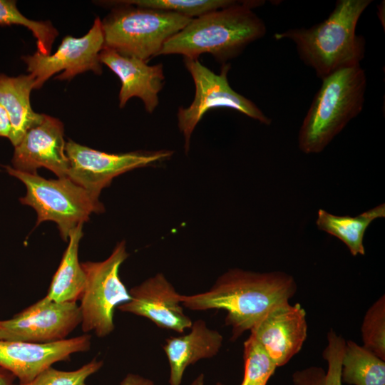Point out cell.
Returning a JSON list of instances; mask_svg holds the SVG:
<instances>
[{
    "label": "cell",
    "instance_id": "23",
    "mask_svg": "<svg viewBox=\"0 0 385 385\" xmlns=\"http://www.w3.org/2000/svg\"><path fill=\"white\" fill-rule=\"evenodd\" d=\"M21 25L28 28L36 39L38 51L50 55L52 44L58 33L48 21H34L27 19L17 9L15 1L0 0V25Z\"/></svg>",
    "mask_w": 385,
    "mask_h": 385
},
{
    "label": "cell",
    "instance_id": "4",
    "mask_svg": "<svg viewBox=\"0 0 385 385\" xmlns=\"http://www.w3.org/2000/svg\"><path fill=\"white\" fill-rule=\"evenodd\" d=\"M366 76L360 65L338 70L322 84L302 123L298 147L305 154L322 152L362 111Z\"/></svg>",
    "mask_w": 385,
    "mask_h": 385
},
{
    "label": "cell",
    "instance_id": "9",
    "mask_svg": "<svg viewBox=\"0 0 385 385\" xmlns=\"http://www.w3.org/2000/svg\"><path fill=\"white\" fill-rule=\"evenodd\" d=\"M66 153L69 163L67 178L98 200L101 190L114 178L168 160L173 152L160 150L108 153L69 140L66 143Z\"/></svg>",
    "mask_w": 385,
    "mask_h": 385
},
{
    "label": "cell",
    "instance_id": "10",
    "mask_svg": "<svg viewBox=\"0 0 385 385\" xmlns=\"http://www.w3.org/2000/svg\"><path fill=\"white\" fill-rule=\"evenodd\" d=\"M104 47L101 20L96 18L88 32L82 37L65 36L56 51L43 55L36 51L22 56L27 71L35 78L34 89H39L53 74L59 80L71 79L77 74L91 71L101 74L100 53Z\"/></svg>",
    "mask_w": 385,
    "mask_h": 385
},
{
    "label": "cell",
    "instance_id": "22",
    "mask_svg": "<svg viewBox=\"0 0 385 385\" xmlns=\"http://www.w3.org/2000/svg\"><path fill=\"white\" fill-rule=\"evenodd\" d=\"M327 340L328 344L323 351L327 369L309 366L297 370L292 376L294 385H342V358L346 341L333 329L328 332Z\"/></svg>",
    "mask_w": 385,
    "mask_h": 385
},
{
    "label": "cell",
    "instance_id": "32",
    "mask_svg": "<svg viewBox=\"0 0 385 385\" xmlns=\"http://www.w3.org/2000/svg\"><path fill=\"white\" fill-rule=\"evenodd\" d=\"M215 385H225V384H222L221 382H217Z\"/></svg>",
    "mask_w": 385,
    "mask_h": 385
},
{
    "label": "cell",
    "instance_id": "6",
    "mask_svg": "<svg viewBox=\"0 0 385 385\" xmlns=\"http://www.w3.org/2000/svg\"><path fill=\"white\" fill-rule=\"evenodd\" d=\"M8 173L20 180L26 186L21 204L31 206L37 214L36 225L53 221L58 225L61 238L68 241L71 232L89 220L93 213L104 211V207L84 188L68 178L46 179L37 173H29L5 166Z\"/></svg>",
    "mask_w": 385,
    "mask_h": 385
},
{
    "label": "cell",
    "instance_id": "31",
    "mask_svg": "<svg viewBox=\"0 0 385 385\" xmlns=\"http://www.w3.org/2000/svg\"><path fill=\"white\" fill-rule=\"evenodd\" d=\"M190 385H205V376L203 374H199Z\"/></svg>",
    "mask_w": 385,
    "mask_h": 385
},
{
    "label": "cell",
    "instance_id": "5",
    "mask_svg": "<svg viewBox=\"0 0 385 385\" xmlns=\"http://www.w3.org/2000/svg\"><path fill=\"white\" fill-rule=\"evenodd\" d=\"M105 2L115 7L101 21L104 48L147 62L158 56L165 43L192 19L173 12L138 6L122 1Z\"/></svg>",
    "mask_w": 385,
    "mask_h": 385
},
{
    "label": "cell",
    "instance_id": "20",
    "mask_svg": "<svg viewBox=\"0 0 385 385\" xmlns=\"http://www.w3.org/2000/svg\"><path fill=\"white\" fill-rule=\"evenodd\" d=\"M83 225L70 234L68 245L54 274L47 296L57 302H76L86 285V274L78 260V246L83 236Z\"/></svg>",
    "mask_w": 385,
    "mask_h": 385
},
{
    "label": "cell",
    "instance_id": "25",
    "mask_svg": "<svg viewBox=\"0 0 385 385\" xmlns=\"http://www.w3.org/2000/svg\"><path fill=\"white\" fill-rule=\"evenodd\" d=\"M123 3L138 6L173 12L195 19L208 12L234 4L235 0H125Z\"/></svg>",
    "mask_w": 385,
    "mask_h": 385
},
{
    "label": "cell",
    "instance_id": "15",
    "mask_svg": "<svg viewBox=\"0 0 385 385\" xmlns=\"http://www.w3.org/2000/svg\"><path fill=\"white\" fill-rule=\"evenodd\" d=\"M277 366L287 364L302 349L307 336L306 312L289 302L272 309L251 330Z\"/></svg>",
    "mask_w": 385,
    "mask_h": 385
},
{
    "label": "cell",
    "instance_id": "28",
    "mask_svg": "<svg viewBox=\"0 0 385 385\" xmlns=\"http://www.w3.org/2000/svg\"><path fill=\"white\" fill-rule=\"evenodd\" d=\"M119 385H155V384L148 378L130 373L123 379Z\"/></svg>",
    "mask_w": 385,
    "mask_h": 385
},
{
    "label": "cell",
    "instance_id": "18",
    "mask_svg": "<svg viewBox=\"0 0 385 385\" xmlns=\"http://www.w3.org/2000/svg\"><path fill=\"white\" fill-rule=\"evenodd\" d=\"M34 83L35 78L30 73L16 77L0 73V103L9 116L11 129L9 139L14 147L44 116L34 112L31 106L30 94Z\"/></svg>",
    "mask_w": 385,
    "mask_h": 385
},
{
    "label": "cell",
    "instance_id": "3",
    "mask_svg": "<svg viewBox=\"0 0 385 385\" xmlns=\"http://www.w3.org/2000/svg\"><path fill=\"white\" fill-rule=\"evenodd\" d=\"M371 0H338L322 22L308 29L276 33V40L289 39L301 60L319 78L344 68L360 65L365 39L356 34L357 23Z\"/></svg>",
    "mask_w": 385,
    "mask_h": 385
},
{
    "label": "cell",
    "instance_id": "16",
    "mask_svg": "<svg viewBox=\"0 0 385 385\" xmlns=\"http://www.w3.org/2000/svg\"><path fill=\"white\" fill-rule=\"evenodd\" d=\"M100 61L120 78L119 107L123 108L133 97L142 100L146 112L153 113L159 105L158 94L165 85L162 63L150 66L140 58L104 48Z\"/></svg>",
    "mask_w": 385,
    "mask_h": 385
},
{
    "label": "cell",
    "instance_id": "8",
    "mask_svg": "<svg viewBox=\"0 0 385 385\" xmlns=\"http://www.w3.org/2000/svg\"><path fill=\"white\" fill-rule=\"evenodd\" d=\"M186 69L194 81L195 93L192 103L178 111V125L185 138V150L188 152L191 135L203 115L215 108L235 110L260 123L269 125L272 120L251 100L230 86L227 74L230 63L222 64L219 74L215 73L198 59L184 58Z\"/></svg>",
    "mask_w": 385,
    "mask_h": 385
},
{
    "label": "cell",
    "instance_id": "24",
    "mask_svg": "<svg viewBox=\"0 0 385 385\" xmlns=\"http://www.w3.org/2000/svg\"><path fill=\"white\" fill-rule=\"evenodd\" d=\"M244 375L240 385H267L277 367L262 344L251 334L244 342Z\"/></svg>",
    "mask_w": 385,
    "mask_h": 385
},
{
    "label": "cell",
    "instance_id": "13",
    "mask_svg": "<svg viewBox=\"0 0 385 385\" xmlns=\"http://www.w3.org/2000/svg\"><path fill=\"white\" fill-rule=\"evenodd\" d=\"M63 130L58 119L44 114L41 122L30 128L14 147L12 168L36 174L43 167L58 178L67 177L69 163Z\"/></svg>",
    "mask_w": 385,
    "mask_h": 385
},
{
    "label": "cell",
    "instance_id": "14",
    "mask_svg": "<svg viewBox=\"0 0 385 385\" xmlns=\"http://www.w3.org/2000/svg\"><path fill=\"white\" fill-rule=\"evenodd\" d=\"M130 299L118 307L124 312L143 317L157 327L183 333L192 322L180 304V294L162 273H157L129 290Z\"/></svg>",
    "mask_w": 385,
    "mask_h": 385
},
{
    "label": "cell",
    "instance_id": "29",
    "mask_svg": "<svg viewBox=\"0 0 385 385\" xmlns=\"http://www.w3.org/2000/svg\"><path fill=\"white\" fill-rule=\"evenodd\" d=\"M11 129V122L8 113L0 103V136L9 138Z\"/></svg>",
    "mask_w": 385,
    "mask_h": 385
},
{
    "label": "cell",
    "instance_id": "17",
    "mask_svg": "<svg viewBox=\"0 0 385 385\" xmlns=\"http://www.w3.org/2000/svg\"><path fill=\"white\" fill-rule=\"evenodd\" d=\"M190 329L186 334L167 339L163 345L170 366L169 385H180L187 367L215 356L222 346V334L205 321L193 322Z\"/></svg>",
    "mask_w": 385,
    "mask_h": 385
},
{
    "label": "cell",
    "instance_id": "21",
    "mask_svg": "<svg viewBox=\"0 0 385 385\" xmlns=\"http://www.w3.org/2000/svg\"><path fill=\"white\" fill-rule=\"evenodd\" d=\"M384 361L353 341L345 342L342 382L351 385H385Z\"/></svg>",
    "mask_w": 385,
    "mask_h": 385
},
{
    "label": "cell",
    "instance_id": "19",
    "mask_svg": "<svg viewBox=\"0 0 385 385\" xmlns=\"http://www.w3.org/2000/svg\"><path fill=\"white\" fill-rule=\"evenodd\" d=\"M385 217V204L381 203L356 216L336 215L323 209L317 212V228L340 240L353 256L364 255V234L376 219Z\"/></svg>",
    "mask_w": 385,
    "mask_h": 385
},
{
    "label": "cell",
    "instance_id": "11",
    "mask_svg": "<svg viewBox=\"0 0 385 385\" xmlns=\"http://www.w3.org/2000/svg\"><path fill=\"white\" fill-rule=\"evenodd\" d=\"M81 322L76 302H57L45 296L12 318L0 320V340L57 342L65 339Z\"/></svg>",
    "mask_w": 385,
    "mask_h": 385
},
{
    "label": "cell",
    "instance_id": "26",
    "mask_svg": "<svg viewBox=\"0 0 385 385\" xmlns=\"http://www.w3.org/2000/svg\"><path fill=\"white\" fill-rule=\"evenodd\" d=\"M363 346L385 360V297L381 296L366 311L361 328Z\"/></svg>",
    "mask_w": 385,
    "mask_h": 385
},
{
    "label": "cell",
    "instance_id": "2",
    "mask_svg": "<svg viewBox=\"0 0 385 385\" xmlns=\"http://www.w3.org/2000/svg\"><path fill=\"white\" fill-rule=\"evenodd\" d=\"M264 1H236L232 5L192 19L169 38L159 55L178 54L198 59L211 54L222 64L238 56L251 43L266 34L264 21L253 11Z\"/></svg>",
    "mask_w": 385,
    "mask_h": 385
},
{
    "label": "cell",
    "instance_id": "27",
    "mask_svg": "<svg viewBox=\"0 0 385 385\" xmlns=\"http://www.w3.org/2000/svg\"><path fill=\"white\" fill-rule=\"evenodd\" d=\"M102 366V361L93 359L73 371H62L51 366L29 382L14 385H86L87 379L97 372Z\"/></svg>",
    "mask_w": 385,
    "mask_h": 385
},
{
    "label": "cell",
    "instance_id": "1",
    "mask_svg": "<svg viewBox=\"0 0 385 385\" xmlns=\"http://www.w3.org/2000/svg\"><path fill=\"white\" fill-rule=\"evenodd\" d=\"M297 292L294 277L284 272H257L238 268L222 274L201 293L180 294V303L195 311L223 309L235 341L251 330L274 307L289 302Z\"/></svg>",
    "mask_w": 385,
    "mask_h": 385
},
{
    "label": "cell",
    "instance_id": "30",
    "mask_svg": "<svg viewBox=\"0 0 385 385\" xmlns=\"http://www.w3.org/2000/svg\"><path fill=\"white\" fill-rule=\"evenodd\" d=\"M15 376L0 366V385H14Z\"/></svg>",
    "mask_w": 385,
    "mask_h": 385
},
{
    "label": "cell",
    "instance_id": "7",
    "mask_svg": "<svg viewBox=\"0 0 385 385\" xmlns=\"http://www.w3.org/2000/svg\"><path fill=\"white\" fill-rule=\"evenodd\" d=\"M128 257L122 241L105 260L81 262L86 279L79 299L83 332H93L97 337H105L114 330L115 309L131 298L119 276L120 267Z\"/></svg>",
    "mask_w": 385,
    "mask_h": 385
},
{
    "label": "cell",
    "instance_id": "12",
    "mask_svg": "<svg viewBox=\"0 0 385 385\" xmlns=\"http://www.w3.org/2000/svg\"><path fill=\"white\" fill-rule=\"evenodd\" d=\"M91 339V335L83 334L49 343L0 340V366L11 372L20 384L27 383L54 363L88 351Z\"/></svg>",
    "mask_w": 385,
    "mask_h": 385
}]
</instances>
